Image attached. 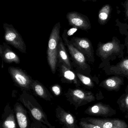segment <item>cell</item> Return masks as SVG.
I'll return each mask as SVG.
<instances>
[{"instance_id": "cell-19", "label": "cell", "mask_w": 128, "mask_h": 128, "mask_svg": "<svg viewBox=\"0 0 128 128\" xmlns=\"http://www.w3.org/2000/svg\"><path fill=\"white\" fill-rule=\"evenodd\" d=\"M123 84V79L121 77L115 76L107 78L102 81L100 86L110 91H118Z\"/></svg>"}, {"instance_id": "cell-28", "label": "cell", "mask_w": 128, "mask_h": 128, "mask_svg": "<svg viewBox=\"0 0 128 128\" xmlns=\"http://www.w3.org/2000/svg\"><path fill=\"white\" fill-rule=\"evenodd\" d=\"M126 15L128 17V3L127 5V8H126Z\"/></svg>"}, {"instance_id": "cell-18", "label": "cell", "mask_w": 128, "mask_h": 128, "mask_svg": "<svg viewBox=\"0 0 128 128\" xmlns=\"http://www.w3.org/2000/svg\"><path fill=\"white\" fill-rule=\"evenodd\" d=\"M58 63L64 64L67 68L71 70L73 69V65L70 60V57L67 52L66 46L63 39L61 37L59 41L58 48Z\"/></svg>"}, {"instance_id": "cell-2", "label": "cell", "mask_w": 128, "mask_h": 128, "mask_svg": "<svg viewBox=\"0 0 128 128\" xmlns=\"http://www.w3.org/2000/svg\"><path fill=\"white\" fill-rule=\"evenodd\" d=\"M61 24L58 22L54 26L50 33L47 46V60L52 73L55 74L58 67V48L60 40Z\"/></svg>"}, {"instance_id": "cell-13", "label": "cell", "mask_w": 128, "mask_h": 128, "mask_svg": "<svg viewBox=\"0 0 128 128\" xmlns=\"http://www.w3.org/2000/svg\"><path fill=\"white\" fill-rule=\"evenodd\" d=\"M1 120L0 128H17V122L15 112L9 104L5 106Z\"/></svg>"}, {"instance_id": "cell-20", "label": "cell", "mask_w": 128, "mask_h": 128, "mask_svg": "<svg viewBox=\"0 0 128 128\" xmlns=\"http://www.w3.org/2000/svg\"><path fill=\"white\" fill-rule=\"evenodd\" d=\"M110 70L112 74L128 76V58L121 61L116 65L111 66Z\"/></svg>"}, {"instance_id": "cell-14", "label": "cell", "mask_w": 128, "mask_h": 128, "mask_svg": "<svg viewBox=\"0 0 128 128\" xmlns=\"http://www.w3.org/2000/svg\"><path fill=\"white\" fill-rule=\"evenodd\" d=\"M69 24L78 29L86 30L90 28V24L82 14L76 12L68 13L66 16Z\"/></svg>"}, {"instance_id": "cell-11", "label": "cell", "mask_w": 128, "mask_h": 128, "mask_svg": "<svg viewBox=\"0 0 128 128\" xmlns=\"http://www.w3.org/2000/svg\"><path fill=\"white\" fill-rule=\"evenodd\" d=\"M85 113L89 116L107 117L115 115L116 112L110 105L99 102L89 107Z\"/></svg>"}, {"instance_id": "cell-9", "label": "cell", "mask_w": 128, "mask_h": 128, "mask_svg": "<svg viewBox=\"0 0 128 128\" xmlns=\"http://www.w3.org/2000/svg\"><path fill=\"white\" fill-rule=\"evenodd\" d=\"M55 113L58 122L65 128H80L77 125L75 116L69 111L58 106L56 109Z\"/></svg>"}, {"instance_id": "cell-29", "label": "cell", "mask_w": 128, "mask_h": 128, "mask_svg": "<svg viewBox=\"0 0 128 128\" xmlns=\"http://www.w3.org/2000/svg\"><path fill=\"white\" fill-rule=\"evenodd\" d=\"M127 52H128V46H127Z\"/></svg>"}, {"instance_id": "cell-8", "label": "cell", "mask_w": 128, "mask_h": 128, "mask_svg": "<svg viewBox=\"0 0 128 128\" xmlns=\"http://www.w3.org/2000/svg\"><path fill=\"white\" fill-rule=\"evenodd\" d=\"M90 123L101 128H128V125L124 120L119 119L104 118H84Z\"/></svg>"}, {"instance_id": "cell-30", "label": "cell", "mask_w": 128, "mask_h": 128, "mask_svg": "<svg viewBox=\"0 0 128 128\" xmlns=\"http://www.w3.org/2000/svg\"><path fill=\"white\" fill-rule=\"evenodd\" d=\"M62 128H65L64 127V126H62Z\"/></svg>"}, {"instance_id": "cell-23", "label": "cell", "mask_w": 128, "mask_h": 128, "mask_svg": "<svg viewBox=\"0 0 128 128\" xmlns=\"http://www.w3.org/2000/svg\"><path fill=\"white\" fill-rule=\"evenodd\" d=\"M110 10V7L109 5H106L101 9L99 14L100 20L104 22L107 19Z\"/></svg>"}, {"instance_id": "cell-26", "label": "cell", "mask_w": 128, "mask_h": 128, "mask_svg": "<svg viewBox=\"0 0 128 128\" xmlns=\"http://www.w3.org/2000/svg\"><path fill=\"white\" fill-rule=\"evenodd\" d=\"M78 28L76 27H73L69 30H64L62 35L68 38V37L72 36L74 33L76 32Z\"/></svg>"}, {"instance_id": "cell-10", "label": "cell", "mask_w": 128, "mask_h": 128, "mask_svg": "<svg viewBox=\"0 0 128 128\" xmlns=\"http://www.w3.org/2000/svg\"><path fill=\"white\" fill-rule=\"evenodd\" d=\"M121 50L120 43L113 40L106 43H100L97 50V55L103 58H107L113 55L119 54Z\"/></svg>"}, {"instance_id": "cell-5", "label": "cell", "mask_w": 128, "mask_h": 128, "mask_svg": "<svg viewBox=\"0 0 128 128\" xmlns=\"http://www.w3.org/2000/svg\"><path fill=\"white\" fill-rule=\"evenodd\" d=\"M5 40L7 44L11 45L22 53L26 52V46L19 32L12 24H4Z\"/></svg>"}, {"instance_id": "cell-4", "label": "cell", "mask_w": 128, "mask_h": 128, "mask_svg": "<svg viewBox=\"0 0 128 128\" xmlns=\"http://www.w3.org/2000/svg\"><path fill=\"white\" fill-rule=\"evenodd\" d=\"M62 38L73 61V66L81 73L87 74L90 70V66L87 64L85 56L71 44L68 38L62 35Z\"/></svg>"}, {"instance_id": "cell-15", "label": "cell", "mask_w": 128, "mask_h": 128, "mask_svg": "<svg viewBox=\"0 0 128 128\" xmlns=\"http://www.w3.org/2000/svg\"><path fill=\"white\" fill-rule=\"evenodd\" d=\"M58 67L59 68L62 82L74 84L77 87L80 86V81L76 73L73 72L72 70L69 69L61 63L58 64Z\"/></svg>"}, {"instance_id": "cell-7", "label": "cell", "mask_w": 128, "mask_h": 128, "mask_svg": "<svg viewBox=\"0 0 128 128\" xmlns=\"http://www.w3.org/2000/svg\"><path fill=\"white\" fill-rule=\"evenodd\" d=\"M70 41L85 56L87 61L92 63L94 62L93 47L91 42L88 39L86 38L73 37Z\"/></svg>"}, {"instance_id": "cell-1", "label": "cell", "mask_w": 128, "mask_h": 128, "mask_svg": "<svg viewBox=\"0 0 128 128\" xmlns=\"http://www.w3.org/2000/svg\"><path fill=\"white\" fill-rule=\"evenodd\" d=\"M18 100L27 109L32 121L41 122L49 128H55L48 121L47 116L34 97L27 91L23 90Z\"/></svg>"}, {"instance_id": "cell-3", "label": "cell", "mask_w": 128, "mask_h": 128, "mask_svg": "<svg viewBox=\"0 0 128 128\" xmlns=\"http://www.w3.org/2000/svg\"><path fill=\"white\" fill-rule=\"evenodd\" d=\"M64 95L70 104L74 106L76 110L79 107L95 100V96L91 92L79 88H69Z\"/></svg>"}, {"instance_id": "cell-17", "label": "cell", "mask_w": 128, "mask_h": 128, "mask_svg": "<svg viewBox=\"0 0 128 128\" xmlns=\"http://www.w3.org/2000/svg\"><path fill=\"white\" fill-rule=\"evenodd\" d=\"M31 90L37 96L46 100L51 101L53 98L47 89L38 80H32Z\"/></svg>"}, {"instance_id": "cell-24", "label": "cell", "mask_w": 128, "mask_h": 128, "mask_svg": "<svg viewBox=\"0 0 128 128\" xmlns=\"http://www.w3.org/2000/svg\"><path fill=\"white\" fill-rule=\"evenodd\" d=\"M79 125L80 128H101L98 126L92 124L86 121L84 118L80 119Z\"/></svg>"}, {"instance_id": "cell-12", "label": "cell", "mask_w": 128, "mask_h": 128, "mask_svg": "<svg viewBox=\"0 0 128 128\" xmlns=\"http://www.w3.org/2000/svg\"><path fill=\"white\" fill-rule=\"evenodd\" d=\"M13 109L18 128H30L31 122L29 117L28 112L22 104L17 102L14 106Z\"/></svg>"}, {"instance_id": "cell-16", "label": "cell", "mask_w": 128, "mask_h": 128, "mask_svg": "<svg viewBox=\"0 0 128 128\" xmlns=\"http://www.w3.org/2000/svg\"><path fill=\"white\" fill-rule=\"evenodd\" d=\"M0 56L5 63L19 64L20 59L19 56L12 50L6 43L0 45Z\"/></svg>"}, {"instance_id": "cell-6", "label": "cell", "mask_w": 128, "mask_h": 128, "mask_svg": "<svg viewBox=\"0 0 128 128\" xmlns=\"http://www.w3.org/2000/svg\"><path fill=\"white\" fill-rule=\"evenodd\" d=\"M8 71L16 86L23 90H31V84L33 79L31 76L19 68L9 67Z\"/></svg>"}, {"instance_id": "cell-25", "label": "cell", "mask_w": 128, "mask_h": 128, "mask_svg": "<svg viewBox=\"0 0 128 128\" xmlns=\"http://www.w3.org/2000/svg\"><path fill=\"white\" fill-rule=\"evenodd\" d=\"M50 90L56 96H59L61 94L62 88L59 84H54L50 87Z\"/></svg>"}, {"instance_id": "cell-27", "label": "cell", "mask_w": 128, "mask_h": 128, "mask_svg": "<svg viewBox=\"0 0 128 128\" xmlns=\"http://www.w3.org/2000/svg\"><path fill=\"white\" fill-rule=\"evenodd\" d=\"M30 128H49L41 122L32 121L31 123Z\"/></svg>"}, {"instance_id": "cell-22", "label": "cell", "mask_w": 128, "mask_h": 128, "mask_svg": "<svg viewBox=\"0 0 128 128\" xmlns=\"http://www.w3.org/2000/svg\"><path fill=\"white\" fill-rule=\"evenodd\" d=\"M75 73L80 82L84 86L88 88H92L94 86V84L91 78L81 73L76 69Z\"/></svg>"}, {"instance_id": "cell-21", "label": "cell", "mask_w": 128, "mask_h": 128, "mask_svg": "<svg viewBox=\"0 0 128 128\" xmlns=\"http://www.w3.org/2000/svg\"><path fill=\"white\" fill-rule=\"evenodd\" d=\"M117 104L121 111L128 118V90L122 94L117 101Z\"/></svg>"}]
</instances>
